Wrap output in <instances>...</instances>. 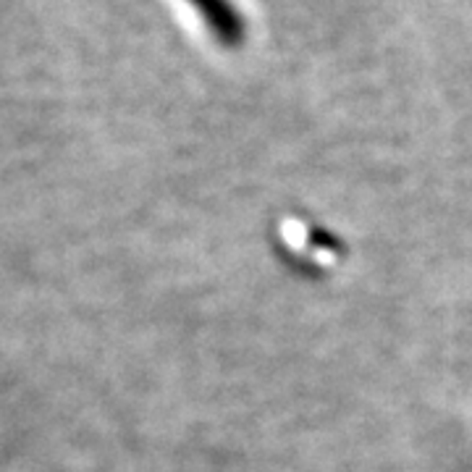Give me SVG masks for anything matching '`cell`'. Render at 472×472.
I'll return each instance as SVG.
<instances>
[{
	"mask_svg": "<svg viewBox=\"0 0 472 472\" xmlns=\"http://www.w3.org/2000/svg\"><path fill=\"white\" fill-rule=\"evenodd\" d=\"M223 45H239L245 40V19L231 0H187Z\"/></svg>",
	"mask_w": 472,
	"mask_h": 472,
	"instance_id": "obj_1",
	"label": "cell"
}]
</instances>
